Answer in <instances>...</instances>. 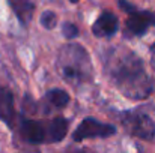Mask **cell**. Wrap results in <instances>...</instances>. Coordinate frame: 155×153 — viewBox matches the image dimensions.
<instances>
[{
    "label": "cell",
    "mask_w": 155,
    "mask_h": 153,
    "mask_svg": "<svg viewBox=\"0 0 155 153\" xmlns=\"http://www.w3.org/2000/svg\"><path fill=\"white\" fill-rule=\"evenodd\" d=\"M104 68L111 83L130 99H145L154 90L152 78L145 71V65L140 57L133 51H110L107 54Z\"/></svg>",
    "instance_id": "obj_1"
},
{
    "label": "cell",
    "mask_w": 155,
    "mask_h": 153,
    "mask_svg": "<svg viewBox=\"0 0 155 153\" xmlns=\"http://www.w3.org/2000/svg\"><path fill=\"white\" fill-rule=\"evenodd\" d=\"M57 69L60 75L72 84L92 80V63L87 51L78 44H66L57 53Z\"/></svg>",
    "instance_id": "obj_2"
},
{
    "label": "cell",
    "mask_w": 155,
    "mask_h": 153,
    "mask_svg": "<svg viewBox=\"0 0 155 153\" xmlns=\"http://www.w3.org/2000/svg\"><path fill=\"white\" fill-rule=\"evenodd\" d=\"M120 122L124 129L136 138H142L146 141H152L155 137L154 120L140 111H127L120 116Z\"/></svg>",
    "instance_id": "obj_3"
},
{
    "label": "cell",
    "mask_w": 155,
    "mask_h": 153,
    "mask_svg": "<svg viewBox=\"0 0 155 153\" xmlns=\"http://www.w3.org/2000/svg\"><path fill=\"white\" fill-rule=\"evenodd\" d=\"M116 134V126L103 123L94 117H86L72 132V141L81 143L89 138H107Z\"/></svg>",
    "instance_id": "obj_4"
},
{
    "label": "cell",
    "mask_w": 155,
    "mask_h": 153,
    "mask_svg": "<svg viewBox=\"0 0 155 153\" xmlns=\"http://www.w3.org/2000/svg\"><path fill=\"white\" fill-rule=\"evenodd\" d=\"M128 18L125 23L127 32L133 36H143L146 32L155 27V14L151 11H131L128 12Z\"/></svg>",
    "instance_id": "obj_5"
},
{
    "label": "cell",
    "mask_w": 155,
    "mask_h": 153,
    "mask_svg": "<svg viewBox=\"0 0 155 153\" xmlns=\"http://www.w3.org/2000/svg\"><path fill=\"white\" fill-rule=\"evenodd\" d=\"M20 137L29 144H44L47 143V125L33 119H21Z\"/></svg>",
    "instance_id": "obj_6"
},
{
    "label": "cell",
    "mask_w": 155,
    "mask_h": 153,
    "mask_svg": "<svg viewBox=\"0 0 155 153\" xmlns=\"http://www.w3.org/2000/svg\"><path fill=\"white\" fill-rule=\"evenodd\" d=\"M119 29L117 17L113 12H103L92 26V33L97 38H110Z\"/></svg>",
    "instance_id": "obj_7"
},
{
    "label": "cell",
    "mask_w": 155,
    "mask_h": 153,
    "mask_svg": "<svg viewBox=\"0 0 155 153\" xmlns=\"http://www.w3.org/2000/svg\"><path fill=\"white\" fill-rule=\"evenodd\" d=\"M0 120L11 128L14 126L15 122L14 95L8 87H0Z\"/></svg>",
    "instance_id": "obj_8"
},
{
    "label": "cell",
    "mask_w": 155,
    "mask_h": 153,
    "mask_svg": "<svg viewBox=\"0 0 155 153\" xmlns=\"http://www.w3.org/2000/svg\"><path fill=\"white\" fill-rule=\"evenodd\" d=\"M68 128H69V122L65 117L57 116L51 119L47 123V143H60L66 137Z\"/></svg>",
    "instance_id": "obj_9"
},
{
    "label": "cell",
    "mask_w": 155,
    "mask_h": 153,
    "mask_svg": "<svg viewBox=\"0 0 155 153\" xmlns=\"http://www.w3.org/2000/svg\"><path fill=\"white\" fill-rule=\"evenodd\" d=\"M15 17L23 26H27L33 17V2L32 0H8Z\"/></svg>",
    "instance_id": "obj_10"
},
{
    "label": "cell",
    "mask_w": 155,
    "mask_h": 153,
    "mask_svg": "<svg viewBox=\"0 0 155 153\" xmlns=\"http://www.w3.org/2000/svg\"><path fill=\"white\" fill-rule=\"evenodd\" d=\"M45 101H47V104H50L53 108H65L69 104L71 98L62 89H51L45 93Z\"/></svg>",
    "instance_id": "obj_11"
},
{
    "label": "cell",
    "mask_w": 155,
    "mask_h": 153,
    "mask_svg": "<svg viewBox=\"0 0 155 153\" xmlns=\"http://www.w3.org/2000/svg\"><path fill=\"white\" fill-rule=\"evenodd\" d=\"M41 24L42 27H45L47 30H53L57 24V15L53 11H45L41 15Z\"/></svg>",
    "instance_id": "obj_12"
},
{
    "label": "cell",
    "mask_w": 155,
    "mask_h": 153,
    "mask_svg": "<svg viewBox=\"0 0 155 153\" xmlns=\"http://www.w3.org/2000/svg\"><path fill=\"white\" fill-rule=\"evenodd\" d=\"M62 33H63L65 38L72 39V38H77V36H78V29H77V26L72 24V23H63V26H62Z\"/></svg>",
    "instance_id": "obj_13"
},
{
    "label": "cell",
    "mask_w": 155,
    "mask_h": 153,
    "mask_svg": "<svg viewBox=\"0 0 155 153\" xmlns=\"http://www.w3.org/2000/svg\"><path fill=\"white\" fill-rule=\"evenodd\" d=\"M117 5H119V8L122 9V11H125V12H131V11H134L136 8L131 5V3H128L127 0H119L117 2Z\"/></svg>",
    "instance_id": "obj_14"
},
{
    "label": "cell",
    "mask_w": 155,
    "mask_h": 153,
    "mask_svg": "<svg viewBox=\"0 0 155 153\" xmlns=\"http://www.w3.org/2000/svg\"><path fill=\"white\" fill-rule=\"evenodd\" d=\"M151 51H152V53H155V42L151 45Z\"/></svg>",
    "instance_id": "obj_15"
},
{
    "label": "cell",
    "mask_w": 155,
    "mask_h": 153,
    "mask_svg": "<svg viewBox=\"0 0 155 153\" xmlns=\"http://www.w3.org/2000/svg\"><path fill=\"white\" fill-rule=\"evenodd\" d=\"M69 2H71V3H78L80 0H69Z\"/></svg>",
    "instance_id": "obj_16"
}]
</instances>
